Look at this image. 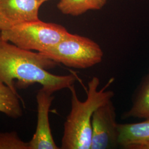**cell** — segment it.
<instances>
[{
	"instance_id": "cell-1",
	"label": "cell",
	"mask_w": 149,
	"mask_h": 149,
	"mask_svg": "<svg viewBox=\"0 0 149 149\" xmlns=\"http://www.w3.org/2000/svg\"><path fill=\"white\" fill-rule=\"evenodd\" d=\"M58 63L41 53L19 48L3 40L0 36V82L10 87L15 93L14 80L20 87L35 83L45 90L54 92L69 88L74 85L77 77L74 74L59 76L48 70L55 68Z\"/></svg>"
},
{
	"instance_id": "cell-2",
	"label": "cell",
	"mask_w": 149,
	"mask_h": 149,
	"mask_svg": "<svg viewBox=\"0 0 149 149\" xmlns=\"http://www.w3.org/2000/svg\"><path fill=\"white\" fill-rule=\"evenodd\" d=\"M113 81V79H111L103 88L98 90L100 80L93 77L88 83L85 101L79 99L74 86L70 88L71 108L64 123L61 149H90L92 115L98 107L112 100L114 92L106 90Z\"/></svg>"
},
{
	"instance_id": "cell-3",
	"label": "cell",
	"mask_w": 149,
	"mask_h": 149,
	"mask_svg": "<svg viewBox=\"0 0 149 149\" xmlns=\"http://www.w3.org/2000/svg\"><path fill=\"white\" fill-rule=\"evenodd\" d=\"M69 33L61 25L38 19L16 25L1 32L0 36L19 48L43 53L60 43Z\"/></svg>"
},
{
	"instance_id": "cell-4",
	"label": "cell",
	"mask_w": 149,
	"mask_h": 149,
	"mask_svg": "<svg viewBox=\"0 0 149 149\" xmlns=\"http://www.w3.org/2000/svg\"><path fill=\"white\" fill-rule=\"evenodd\" d=\"M58 64L75 69H87L100 63L103 53L88 38L69 33L60 43L41 53Z\"/></svg>"
},
{
	"instance_id": "cell-5",
	"label": "cell",
	"mask_w": 149,
	"mask_h": 149,
	"mask_svg": "<svg viewBox=\"0 0 149 149\" xmlns=\"http://www.w3.org/2000/svg\"><path fill=\"white\" fill-rule=\"evenodd\" d=\"M90 149H117L118 145V123L112 100L98 107L92 120Z\"/></svg>"
},
{
	"instance_id": "cell-6",
	"label": "cell",
	"mask_w": 149,
	"mask_h": 149,
	"mask_svg": "<svg viewBox=\"0 0 149 149\" xmlns=\"http://www.w3.org/2000/svg\"><path fill=\"white\" fill-rule=\"evenodd\" d=\"M42 0H0V33L26 22L39 19Z\"/></svg>"
},
{
	"instance_id": "cell-7",
	"label": "cell",
	"mask_w": 149,
	"mask_h": 149,
	"mask_svg": "<svg viewBox=\"0 0 149 149\" xmlns=\"http://www.w3.org/2000/svg\"><path fill=\"white\" fill-rule=\"evenodd\" d=\"M53 93L42 88L38 92V119L36 131L30 141L29 149H59L50 127L49 113L54 97Z\"/></svg>"
},
{
	"instance_id": "cell-8",
	"label": "cell",
	"mask_w": 149,
	"mask_h": 149,
	"mask_svg": "<svg viewBox=\"0 0 149 149\" xmlns=\"http://www.w3.org/2000/svg\"><path fill=\"white\" fill-rule=\"evenodd\" d=\"M118 145L123 149H149V118L141 122L118 124Z\"/></svg>"
},
{
	"instance_id": "cell-9",
	"label": "cell",
	"mask_w": 149,
	"mask_h": 149,
	"mask_svg": "<svg viewBox=\"0 0 149 149\" xmlns=\"http://www.w3.org/2000/svg\"><path fill=\"white\" fill-rule=\"evenodd\" d=\"M122 117L123 118H149V74L135 93L130 109L124 113Z\"/></svg>"
},
{
	"instance_id": "cell-10",
	"label": "cell",
	"mask_w": 149,
	"mask_h": 149,
	"mask_svg": "<svg viewBox=\"0 0 149 149\" xmlns=\"http://www.w3.org/2000/svg\"><path fill=\"white\" fill-rule=\"evenodd\" d=\"M107 0H60L58 8L64 15L77 16L89 10H100Z\"/></svg>"
},
{
	"instance_id": "cell-11",
	"label": "cell",
	"mask_w": 149,
	"mask_h": 149,
	"mask_svg": "<svg viewBox=\"0 0 149 149\" xmlns=\"http://www.w3.org/2000/svg\"><path fill=\"white\" fill-rule=\"evenodd\" d=\"M0 112L13 118L21 117L23 114L18 95L2 82H0Z\"/></svg>"
},
{
	"instance_id": "cell-12",
	"label": "cell",
	"mask_w": 149,
	"mask_h": 149,
	"mask_svg": "<svg viewBox=\"0 0 149 149\" xmlns=\"http://www.w3.org/2000/svg\"><path fill=\"white\" fill-rule=\"evenodd\" d=\"M0 149H29V145L16 132L0 133Z\"/></svg>"
},
{
	"instance_id": "cell-13",
	"label": "cell",
	"mask_w": 149,
	"mask_h": 149,
	"mask_svg": "<svg viewBox=\"0 0 149 149\" xmlns=\"http://www.w3.org/2000/svg\"><path fill=\"white\" fill-rule=\"evenodd\" d=\"M42 1H43L44 2H45V1H49V0H42ZM59 1H60V0H59Z\"/></svg>"
}]
</instances>
